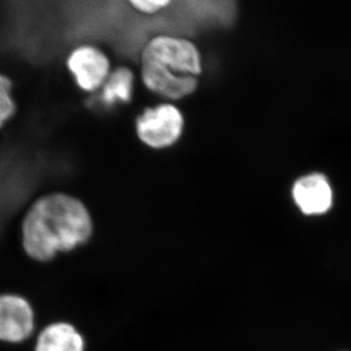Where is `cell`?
<instances>
[{
	"mask_svg": "<svg viewBox=\"0 0 351 351\" xmlns=\"http://www.w3.org/2000/svg\"><path fill=\"white\" fill-rule=\"evenodd\" d=\"M34 328V308L27 299L17 295H0V341H24Z\"/></svg>",
	"mask_w": 351,
	"mask_h": 351,
	"instance_id": "cell-5",
	"label": "cell"
},
{
	"mask_svg": "<svg viewBox=\"0 0 351 351\" xmlns=\"http://www.w3.org/2000/svg\"><path fill=\"white\" fill-rule=\"evenodd\" d=\"M66 65L77 86L86 93L101 89L110 74V62L106 53L90 45L75 48L67 57Z\"/></svg>",
	"mask_w": 351,
	"mask_h": 351,
	"instance_id": "cell-4",
	"label": "cell"
},
{
	"mask_svg": "<svg viewBox=\"0 0 351 351\" xmlns=\"http://www.w3.org/2000/svg\"><path fill=\"white\" fill-rule=\"evenodd\" d=\"M93 233V217L82 200L69 193H48L24 216L22 245L31 258L48 262L84 245Z\"/></svg>",
	"mask_w": 351,
	"mask_h": 351,
	"instance_id": "cell-1",
	"label": "cell"
},
{
	"mask_svg": "<svg viewBox=\"0 0 351 351\" xmlns=\"http://www.w3.org/2000/svg\"><path fill=\"white\" fill-rule=\"evenodd\" d=\"M182 130V114L171 104L147 108L136 119V131L139 139L155 149L174 145Z\"/></svg>",
	"mask_w": 351,
	"mask_h": 351,
	"instance_id": "cell-3",
	"label": "cell"
},
{
	"mask_svg": "<svg viewBox=\"0 0 351 351\" xmlns=\"http://www.w3.org/2000/svg\"><path fill=\"white\" fill-rule=\"evenodd\" d=\"M12 93V80L0 74V129L16 113V104Z\"/></svg>",
	"mask_w": 351,
	"mask_h": 351,
	"instance_id": "cell-10",
	"label": "cell"
},
{
	"mask_svg": "<svg viewBox=\"0 0 351 351\" xmlns=\"http://www.w3.org/2000/svg\"><path fill=\"white\" fill-rule=\"evenodd\" d=\"M141 77L150 91L169 99L189 96L197 88V79L193 75H174L154 64L141 63Z\"/></svg>",
	"mask_w": 351,
	"mask_h": 351,
	"instance_id": "cell-7",
	"label": "cell"
},
{
	"mask_svg": "<svg viewBox=\"0 0 351 351\" xmlns=\"http://www.w3.org/2000/svg\"><path fill=\"white\" fill-rule=\"evenodd\" d=\"M130 5H132L133 8H136L140 13L153 15L164 10L165 7L169 6L171 1L169 0H132L130 1Z\"/></svg>",
	"mask_w": 351,
	"mask_h": 351,
	"instance_id": "cell-11",
	"label": "cell"
},
{
	"mask_svg": "<svg viewBox=\"0 0 351 351\" xmlns=\"http://www.w3.org/2000/svg\"><path fill=\"white\" fill-rule=\"evenodd\" d=\"M141 63H149L179 77L202 72L200 55L195 45L182 38L158 36L147 43Z\"/></svg>",
	"mask_w": 351,
	"mask_h": 351,
	"instance_id": "cell-2",
	"label": "cell"
},
{
	"mask_svg": "<svg viewBox=\"0 0 351 351\" xmlns=\"http://www.w3.org/2000/svg\"><path fill=\"white\" fill-rule=\"evenodd\" d=\"M292 195L305 215H321L332 207L333 193L328 180L322 174H311L299 179Z\"/></svg>",
	"mask_w": 351,
	"mask_h": 351,
	"instance_id": "cell-6",
	"label": "cell"
},
{
	"mask_svg": "<svg viewBox=\"0 0 351 351\" xmlns=\"http://www.w3.org/2000/svg\"><path fill=\"white\" fill-rule=\"evenodd\" d=\"M84 339L73 325L57 322L38 335L36 351H84Z\"/></svg>",
	"mask_w": 351,
	"mask_h": 351,
	"instance_id": "cell-8",
	"label": "cell"
},
{
	"mask_svg": "<svg viewBox=\"0 0 351 351\" xmlns=\"http://www.w3.org/2000/svg\"><path fill=\"white\" fill-rule=\"evenodd\" d=\"M133 80L132 71L128 67H119L110 72L106 82L101 86V99L107 106H113L117 103H129L132 99Z\"/></svg>",
	"mask_w": 351,
	"mask_h": 351,
	"instance_id": "cell-9",
	"label": "cell"
}]
</instances>
